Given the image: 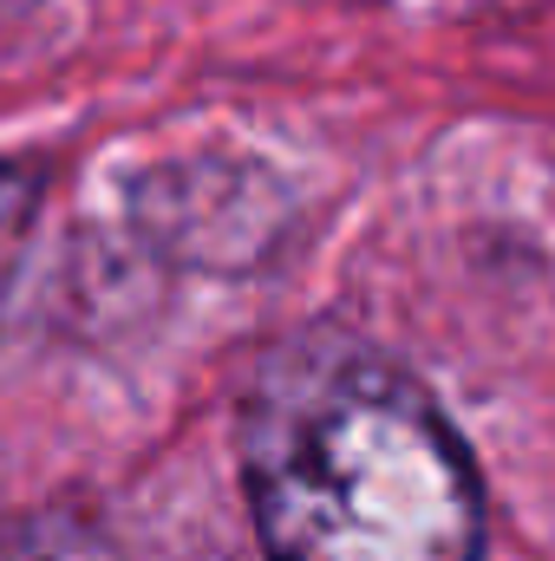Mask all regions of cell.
<instances>
[{
  "label": "cell",
  "mask_w": 555,
  "mask_h": 561,
  "mask_svg": "<svg viewBox=\"0 0 555 561\" xmlns=\"http://www.w3.org/2000/svg\"><path fill=\"white\" fill-rule=\"evenodd\" d=\"M33 203V183H26V170H13V163H0V229L20 216Z\"/></svg>",
  "instance_id": "3957f363"
},
{
  "label": "cell",
  "mask_w": 555,
  "mask_h": 561,
  "mask_svg": "<svg viewBox=\"0 0 555 561\" xmlns=\"http://www.w3.org/2000/svg\"><path fill=\"white\" fill-rule=\"evenodd\" d=\"M242 483L269 561H471L484 536L477 470L444 412L340 333L262 366Z\"/></svg>",
  "instance_id": "6da1fadb"
},
{
  "label": "cell",
  "mask_w": 555,
  "mask_h": 561,
  "mask_svg": "<svg viewBox=\"0 0 555 561\" xmlns=\"http://www.w3.org/2000/svg\"><path fill=\"white\" fill-rule=\"evenodd\" d=\"M0 561H112V542L86 510H39L0 536Z\"/></svg>",
  "instance_id": "7a4b0ae2"
}]
</instances>
